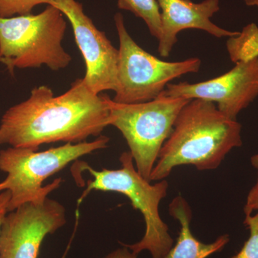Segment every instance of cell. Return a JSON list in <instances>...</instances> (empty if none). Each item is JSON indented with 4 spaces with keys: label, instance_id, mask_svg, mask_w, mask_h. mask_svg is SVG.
I'll list each match as a JSON object with an SVG mask.
<instances>
[{
    "label": "cell",
    "instance_id": "1",
    "mask_svg": "<svg viewBox=\"0 0 258 258\" xmlns=\"http://www.w3.org/2000/svg\"><path fill=\"white\" fill-rule=\"evenodd\" d=\"M108 98L93 92L83 79L58 96L46 86L35 88L30 98L3 115L0 145L38 150L43 144H79L99 137L109 125Z\"/></svg>",
    "mask_w": 258,
    "mask_h": 258
},
{
    "label": "cell",
    "instance_id": "2",
    "mask_svg": "<svg viewBox=\"0 0 258 258\" xmlns=\"http://www.w3.org/2000/svg\"><path fill=\"white\" fill-rule=\"evenodd\" d=\"M242 125L219 111L213 102L192 99L181 110L161 148L150 181L166 179L176 166L212 170L242 145Z\"/></svg>",
    "mask_w": 258,
    "mask_h": 258
},
{
    "label": "cell",
    "instance_id": "3",
    "mask_svg": "<svg viewBox=\"0 0 258 258\" xmlns=\"http://www.w3.org/2000/svg\"><path fill=\"white\" fill-rule=\"evenodd\" d=\"M121 168L118 169H93L88 163L76 161L71 171L75 179L80 173L88 171L93 180H88L87 187L78 200V205L93 191H114L129 199L132 207L143 215L146 230L142 240L132 244H123L134 253L149 251L152 258H164L172 247L174 240L169 227L159 213L161 200L167 195L169 184L166 179L152 184L137 171L133 157L129 152L120 155Z\"/></svg>",
    "mask_w": 258,
    "mask_h": 258
},
{
    "label": "cell",
    "instance_id": "4",
    "mask_svg": "<svg viewBox=\"0 0 258 258\" xmlns=\"http://www.w3.org/2000/svg\"><path fill=\"white\" fill-rule=\"evenodd\" d=\"M109 141L106 136H99L93 142L66 143L44 152L12 147L0 151V171L8 174L0 182V192L6 190L10 192L8 212L25 204L45 200L60 187L62 181L58 178L42 186L47 178L79 158L106 149Z\"/></svg>",
    "mask_w": 258,
    "mask_h": 258
},
{
    "label": "cell",
    "instance_id": "5",
    "mask_svg": "<svg viewBox=\"0 0 258 258\" xmlns=\"http://www.w3.org/2000/svg\"><path fill=\"white\" fill-rule=\"evenodd\" d=\"M66 27L64 15L52 5L37 15L0 18V57L14 70L66 69L72 60L62 45Z\"/></svg>",
    "mask_w": 258,
    "mask_h": 258
},
{
    "label": "cell",
    "instance_id": "6",
    "mask_svg": "<svg viewBox=\"0 0 258 258\" xmlns=\"http://www.w3.org/2000/svg\"><path fill=\"white\" fill-rule=\"evenodd\" d=\"M191 101L161 93L144 103H116L108 98L109 125L120 131L133 157L137 170L149 180L161 148L169 138L178 115Z\"/></svg>",
    "mask_w": 258,
    "mask_h": 258
},
{
    "label": "cell",
    "instance_id": "7",
    "mask_svg": "<svg viewBox=\"0 0 258 258\" xmlns=\"http://www.w3.org/2000/svg\"><path fill=\"white\" fill-rule=\"evenodd\" d=\"M119 39L118 87L113 101L132 104L157 98L173 80L198 73L201 60L191 57L179 62L161 60L142 48L129 35L123 15L114 16Z\"/></svg>",
    "mask_w": 258,
    "mask_h": 258
},
{
    "label": "cell",
    "instance_id": "8",
    "mask_svg": "<svg viewBox=\"0 0 258 258\" xmlns=\"http://www.w3.org/2000/svg\"><path fill=\"white\" fill-rule=\"evenodd\" d=\"M52 5L69 19L76 44L86 64L83 81L93 92L113 91L118 87L119 52L85 14L83 5L76 0H50Z\"/></svg>",
    "mask_w": 258,
    "mask_h": 258
},
{
    "label": "cell",
    "instance_id": "9",
    "mask_svg": "<svg viewBox=\"0 0 258 258\" xmlns=\"http://www.w3.org/2000/svg\"><path fill=\"white\" fill-rule=\"evenodd\" d=\"M66 223V209L47 198L8 212L0 230V258H37L44 239Z\"/></svg>",
    "mask_w": 258,
    "mask_h": 258
},
{
    "label": "cell",
    "instance_id": "10",
    "mask_svg": "<svg viewBox=\"0 0 258 258\" xmlns=\"http://www.w3.org/2000/svg\"><path fill=\"white\" fill-rule=\"evenodd\" d=\"M166 96L213 102L219 111L232 120L258 96V57L239 62L228 72L197 83H169Z\"/></svg>",
    "mask_w": 258,
    "mask_h": 258
},
{
    "label": "cell",
    "instance_id": "11",
    "mask_svg": "<svg viewBox=\"0 0 258 258\" xmlns=\"http://www.w3.org/2000/svg\"><path fill=\"white\" fill-rule=\"evenodd\" d=\"M161 12V32L158 51L161 57L170 55L177 42V35L182 30L198 29L212 36L231 37L239 32L229 31L211 21L220 10V0H204L195 3L191 0H157Z\"/></svg>",
    "mask_w": 258,
    "mask_h": 258
},
{
    "label": "cell",
    "instance_id": "12",
    "mask_svg": "<svg viewBox=\"0 0 258 258\" xmlns=\"http://www.w3.org/2000/svg\"><path fill=\"white\" fill-rule=\"evenodd\" d=\"M169 214L179 222V237L174 246L169 249L164 258H208L220 252L230 242V236L222 235L212 243H204L198 240L191 232V208L182 197H176L169 205Z\"/></svg>",
    "mask_w": 258,
    "mask_h": 258
},
{
    "label": "cell",
    "instance_id": "13",
    "mask_svg": "<svg viewBox=\"0 0 258 258\" xmlns=\"http://www.w3.org/2000/svg\"><path fill=\"white\" fill-rule=\"evenodd\" d=\"M118 8L142 19L153 37L158 40L161 32V12L157 0H118Z\"/></svg>",
    "mask_w": 258,
    "mask_h": 258
},
{
    "label": "cell",
    "instance_id": "14",
    "mask_svg": "<svg viewBox=\"0 0 258 258\" xmlns=\"http://www.w3.org/2000/svg\"><path fill=\"white\" fill-rule=\"evenodd\" d=\"M244 224L249 231L248 239L240 250L230 258H258V212L246 215Z\"/></svg>",
    "mask_w": 258,
    "mask_h": 258
},
{
    "label": "cell",
    "instance_id": "15",
    "mask_svg": "<svg viewBox=\"0 0 258 258\" xmlns=\"http://www.w3.org/2000/svg\"><path fill=\"white\" fill-rule=\"evenodd\" d=\"M50 0H0V18H11L30 14L39 5L48 4Z\"/></svg>",
    "mask_w": 258,
    "mask_h": 258
},
{
    "label": "cell",
    "instance_id": "16",
    "mask_svg": "<svg viewBox=\"0 0 258 258\" xmlns=\"http://www.w3.org/2000/svg\"><path fill=\"white\" fill-rule=\"evenodd\" d=\"M254 211L258 212V177L255 184L247 195V200L244 206V212L246 215H251Z\"/></svg>",
    "mask_w": 258,
    "mask_h": 258
},
{
    "label": "cell",
    "instance_id": "17",
    "mask_svg": "<svg viewBox=\"0 0 258 258\" xmlns=\"http://www.w3.org/2000/svg\"><path fill=\"white\" fill-rule=\"evenodd\" d=\"M10 192L8 190L0 192V230L5 216L8 213V205L10 200Z\"/></svg>",
    "mask_w": 258,
    "mask_h": 258
},
{
    "label": "cell",
    "instance_id": "18",
    "mask_svg": "<svg viewBox=\"0 0 258 258\" xmlns=\"http://www.w3.org/2000/svg\"><path fill=\"white\" fill-rule=\"evenodd\" d=\"M120 244H121L122 247L115 249L113 252H110L109 254L101 258H137L138 254L134 253L123 244L121 243Z\"/></svg>",
    "mask_w": 258,
    "mask_h": 258
},
{
    "label": "cell",
    "instance_id": "19",
    "mask_svg": "<svg viewBox=\"0 0 258 258\" xmlns=\"http://www.w3.org/2000/svg\"><path fill=\"white\" fill-rule=\"evenodd\" d=\"M0 63H3L6 66L11 75L14 74V69H13V66H12V61L9 60V59L3 58V57H0Z\"/></svg>",
    "mask_w": 258,
    "mask_h": 258
},
{
    "label": "cell",
    "instance_id": "20",
    "mask_svg": "<svg viewBox=\"0 0 258 258\" xmlns=\"http://www.w3.org/2000/svg\"><path fill=\"white\" fill-rule=\"evenodd\" d=\"M250 161L252 166L255 168L256 169H257L258 171V154L252 156V157H251Z\"/></svg>",
    "mask_w": 258,
    "mask_h": 258
},
{
    "label": "cell",
    "instance_id": "21",
    "mask_svg": "<svg viewBox=\"0 0 258 258\" xmlns=\"http://www.w3.org/2000/svg\"><path fill=\"white\" fill-rule=\"evenodd\" d=\"M244 2L247 6L257 7L258 8V0H244Z\"/></svg>",
    "mask_w": 258,
    "mask_h": 258
}]
</instances>
